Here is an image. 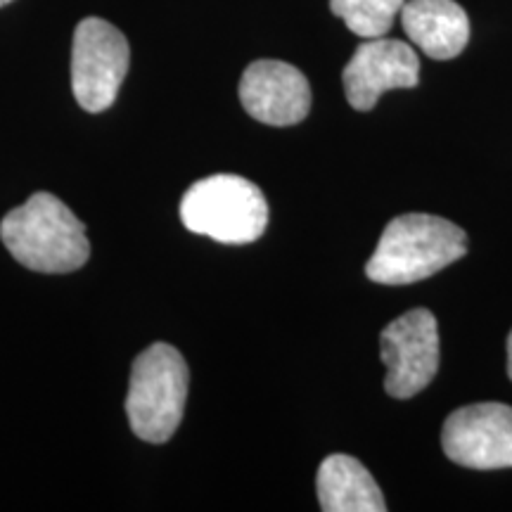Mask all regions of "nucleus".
<instances>
[{
  "mask_svg": "<svg viewBox=\"0 0 512 512\" xmlns=\"http://www.w3.org/2000/svg\"><path fill=\"white\" fill-rule=\"evenodd\" d=\"M406 0H330V10L361 38H380L392 29Z\"/></svg>",
  "mask_w": 512,
  "mask_h": 512,
  "instance_id": "f8f14e48",
  "label": "nucleus"
},
{
  "mask_svg": "<svg viewBox=\"0 0 512 512\" xmlns=\"http://www.w3.org/2000/svg\"><path fill=\"white\" fill-rule=\"evenodd\" d=\"M318 501L325 512H384L387 503L361 460L335 453L318 467Z\"/></svg>",
  "mask_w": 512,
  "mask_h": 512,
  "instance_id": "9b49d317",
  "label": "nucleus"
},
{
  "mask_svg": "<svg viewBox=\"0 0 512 512\" xmlns=\"http://www.w3.org/2000/svg\"><path fill=\"white\" fill-rule=\"evenodd\" d=\"M131 64L126 36L100 17L81 19L72 43V91L86 112H105L117 100Z\"/></svg>",
  "mask_w": 512,
  "mask_h": 512,
  "instance_id": "39448f33",
  "label": "nucleus"
},
{
  "mask_svg": "<svg viewBox=\"0 0 512 512\" xmlns=\"http://www.w3.org/2000/svg\"><path fill=\"white\" fill-rule=\"evenodd\" d=\"M401 24L432 60H453L470 41V19L456 0H408L401 8Z\"/></svg>",
  "mask_w": 512,
  "mask_h": 512,
  "instance_id": "9d476101",
  "label": "nucleus"
},
{
  "mask_svg": "<svg viewBox=\"0 0 512 512\" xmlns=\"http://www.w3.org/2000/svg\"><path fill=\"white\" fill-rule=\"evenodd\" d=\"M240 102L261 124L294 126L309 117L311 86L292 64L256 60L242 74Z\"/></svg>",
  "mask_w": 512,
  "mask_h": 512,
  "instance_id": "1a4fd4ad",
  "label": "nucleus"
},
{
  "mask_svg": "<svg viewBox=\"0 0 512 512\" xmlns=\"http://www.w3.org/2000/svg\"><path fill=\"white\" fill-rule=\"evenodd\" d=\"M190 373L181 351L152 344L136 358L126 396V415L136 437L164 444L174 437L188 401Z\"/></svg>",
  "mask_w": 512,
  "mask_h": 512,
  "instance_id": "7ed1b4c3",
  "label": "nucleus"
},
{
  "mask_svg": "<svg viewBox=\"0 0 512 512\" xmlns=\"http://www.w3.org/2000/svg\"><path fill=\"white\" fill-rule=\"evenodd\" d=\"M508 377L512 380V330L508 335Z\"/></svg>",
  "mask_w": 512,
  "mask_h": 512,
  "instance_id": "ddd939ff",
  "label": "nucleus"
},
{
  "mask_svg": "<svg viewBox=\"0 0 512 512\" xmlns=\"http://www.w3.org/2000/svg\"><path fill=\"white\" fill-rule=\"evenodd\" d=\"M467 252L465 230L432 214H403L384 228L366 275L380 285H411L444 271Z\"/></svg>",
  "mask_w": 512,
  "mask_h": 512,
  "instance_id": "f03ea898",
  "label": "nucleus"
},
{
  "mask_svg": "<svg viewBox=\"0 0 512 512\" xmlns=\"http://www.w3.org/2000/svg\"><path fill=\"white\" fill-rule=\"evenodd\" d=\"M380 349L387 366V394L394 399L420 394L439 370V325L434 313L413 309L392 320L382 330Z\"/></svg>",
  "mask_w": 512,
  "mask_h": 512,
  "instance_id": "423d86ee",
  "label": "nucleus"
},
{
  "mask_svg": "<svg viewBox=\"0 0 512 512\" xmlns=\"http://www.w3.org/2000/svg\"><path fill=\"white\" fill-rule=\"evenodd\" d=\"M444 453L472 470L512 467V408L505 403H472L444 422Z\"/></svg>",
  "mask_w": 512,
  "mask_h": 512,
  "instance_id": "0eeeda50",
  "label": "nucleus"
},
{
  "mask_svg": "<svg viewBox=\"0 0 512 512\" xmlns=\"http://www.w3.org/2000/svg\"><path fill=\"white\" fill-rule=\"evenodd\" d=\"M420 81L418 53L403 41L392 38H366L356 48L342 83L349 105L358 112H370L387 91L415 88Z\"/></svg>",
  "mask_w": 512,
  "mask_h": 512,
  "instance_id": "6e6552de",
  "label": "nucleus"
},
{
  "mask_svg": "<svg viewBox=\"0 0 512 512\" xmlns=\"http://www.w3.org/2000/svg\"><path fill=\"white\" fill-rule=\"evenodd\" d=\"M8 3H12V0H0V8H3V5H8Z\"/></svg>",
  "mask_w": 512,
  "mask_h": 512,
  "instance_id": "4468645a",
  "label": "nucleus"
},
{
  "mask_svg": "<svg viewBox=\"0 0 512 512\" xmlns=\"http://www.w3.org/2000/svg\"><path fill=\"white\" fill-rule=\"evenodd\" d=\"M181 221L190 233L223 245H247L264 235L268 204L264 192L247 178L216 174L185 192Z\"/></svg>",
  "mask_w": 512,
  "mask_h": 512,
  "instance_id": "20e7f679",
  "label": "nucleus"
},
{
  "mask_svg": "<svg viewBox=\"0 0 512 512\" xmlns=\"http://www.w3.org/2000/svg\"><path fill=\"white\" fill-rule=\"evenodd\" d=\"M0 238L22 266L38 273H72L91 256L86 226L50 192H36L0 223Z\"/></svg>",
  "mask_w": 512,
  "mask_h": 512,
  "instance_id": "f257e3e1",
  "label": "nucleus"
}]
</instances>
